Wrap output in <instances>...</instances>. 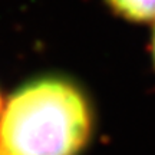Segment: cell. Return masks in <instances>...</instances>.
<instances>
[{"label":"cell","mask_w":155,"mask_h":155,"mask_svg":"<svg viewBox=\"0 0 155 155\" xmlns=\"http://www.w3.org/2000/svg\"><path fill=\"white\" fill-rule=\"evenodd\" d=\"M151 52H152V59H154V65H155V29H154V33H152V42H151Z\"/></svg>","instance_id":"3"},{"label":"cell","mask_w":155,"mask_h":155,"mask_svg":"<svg viewBox=\"0 0 155 155\" xmlns=\"http://www.w3.org/2000/svg\"><path fill=\"white\" fill-rule=\"evenodd\" d=\"M0 114H2V96H0Z\"/></svg>","instance_id":"5"},{"label":"cell","mask_w":155,"mask_h":155,"mask_svg":"<svg viewBox=\"0 0 155 155\" xmlns=\"http://www.w3.org/2000/svg\"><path fill=\"white\" fill-rule=\"evenodd\" d=\"M0 155H9V154H7L6 151H3V150H2V148H0Z\"/></svg>","instance_id":"4"},{"label":"cell","mask_w":155,"mask_h":155,"mask_svg":"<svg viewBox=\"0 0 155 155\" xmlns=\"http://www.w3.org/2000/svg\"><path fill=\"white\" fill-rule=\"evenodd\" d=\"M91 132L88 99L63 78L26 83L0 114V148L9 155H78Z\"/></svg>","instance_id":"1"},{"label":"cell","mask_w":155,"mask_h":155,"mask_svg":"<svg viewBox=\"0 0 155 155\" xmlns=\"http://www.w3.org/2000/svg\"><path fill=\"white\" fill-rule=\"evenodd\" d=\"M121 16L135 22L155 20V0H106Z\"/></svg>","instance_id":"2"}]
</instances>
